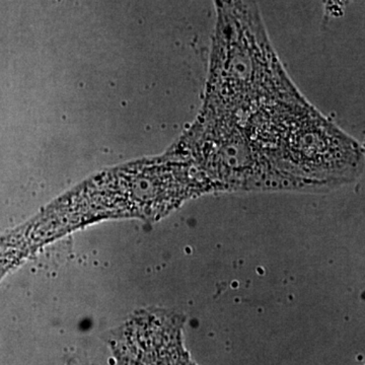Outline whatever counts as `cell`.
I'll list each match as a JSON object with an SVG mask.
<instances>
[{"label":"cell","instance_id":"obj_1","mask_svg":"<svg viewBox=\"0 0 365 365\" xmlns=\"http://www.w3.org/2000/svg\"><path fill=\"white\" fill-rule=\"evenodd\" d=\"M215 4V35L201 110L245 119L263 106L302 96L274 51L256 2Z\"/></svg>","mask_w":365,"mask_h":365},{"label":"cell","instance_id":"obj_5","mask_svg":"<svg viewBox=\"0 0 365 365\" xmlns=\"http://www.w3.org/2000/svg\"><path fill=\"white\" fill-rule=\"evenodd\" d=\"M181 365H198L196 364L195 361H194L193 359L189 360V361L185 362V364H182Z\"/></svg>","mask_w":365,"mask_h":365},{"label":"cell","instance_id":"obj_4","mask_svg":"<svg viewBox=\"0 0 365 365\" xmlns=\"http://www.w3.org/2000/svg\"><path fill=\"white\" fill-rule=\"evenodd\" d=\"M19 235L20 232L0 237V280L28 254L18 241Z\"/></svg>","mask_w":365,"mask_h":365},{"label":"cell","instance_id":"obj_3","mask_svg":"<svg viewBox=\"0 0 365 365\" xmlns=\"http://www.w3.org/2000/svg\"><path fill=\"white\" fill-rule=\"evenodd\" d=\"M170 151L195 163L220 193H323L316 185L281 170L255 143L245 119L235 115L201 110Z\"/></svg>","mask_w":365,"mask_h":365},{"label":"cell","instance_id":"obj_2","mask_svg":"<svg viewBox=\"0 0 365 365\" xmlns=\"http://www.w3.org/2000/svg\"><path fill=\"white\" fill-rule=\"evenodd\" d=\"M255 143L283 172L322 192L356 181L364 150L300 96L263 106L245 118Z\"/></svg>","mask_w":365,"mask_h":365}]
</instances>
